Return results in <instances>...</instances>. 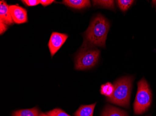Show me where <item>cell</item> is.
I'll return each instance as SVG.
<instances>
[{
  "label": "cell",
  "instance_id": "obj_1",
  "mask_svg": "<svg viewBox=\"0 0 156 116\" xmlns=\"http://www.w3.org/2000/svg\"><path fill=\"white\" fill-rule=\"evenodd\" d=\"M109 23L103 16L99 15L92 21L85 33L83 48H92L94 46L105 47Z\"/></svg>",
  "mask_w": 156,
  "mask_h": 116
},
{
  "label": "cell",
  "instance_id": "obj_11",
  "mask_svg": "<svg viewBox=\"0 0 156 116\" xmlns=\"http://www.w3.org/2000/svg\"><path fill=\"white\" fill-rule=\"evenodd\" d=\"M39 110L37 107L31 109L19 110L12 113V116H38Z\"/></svg>",
  "mask_w": 156,
  "mask_h": 116
},
{
  "label": "cell",
  "instance_id": "obj_12",
  "mask_svg": "<svg viewBox=\"0 0 156 116\" xmlns=\"http://www.w3.org/2000/svg\"><path fill=\"white\" fill-rule=\"evenodd\" d=\"M114 86L109 82L102 85L101 88V93L103 95L110 97L114 91Z\"/></svg>",
  "mask_w": 156,
  "mask_h": 116
},
{
  "label": "cell",
  "instance_id": "obj_13",
  "mask_svg": "<svg viewBox=\"0 0 156 116\" xmlns=\"http://www.w3.org/2000/svg\"><path fill=\"white\" fill-rule=\"evenodd\" d=\"M94 5L100 6L106 8L114 9L115 8V3L114 1H93Z\"/></svg>",
  "mask_w": 156,
  "mask_h": 116
},
{
  "label": "cell",
  "instance_id": "obj_19",
  "mask_svg": "<svg viewBox=\"0 0 156 116\" xmlns=\"http://www.w3.org/2000/svg\"><path fill=\"white\" fill-rule=\"evenodd\" d=\"M49 116L47 114L43 113V112H41L39 113V116Z\"/></svg>",
  "mask_w": 156,
  "mask_h": 116
},
{
  "label": "cell",
  "instance_id": "obj_18",
  "mask_svg": "<svg viewBox=\"0 0 156 116\" xmlns=\"http://www.w3.org/2000/svg\"><path fill=\"white\" fill-rule=\"evenodd\" d=\"M0 24H1V35L2 33H4L7 29V26L5 23H3L2 22L0 21Z\"/></svg>",
  "mask_w": 156,
  "mask_h": 116
},
{
  "label": "cell",
  "instance_id": "obj_8",
  "mask_svg": "<svg viewBox=\"0 0 156 116\" xmlns=\"http://www.w3.org/2000/svg\"><path fill=\"white\" fill-rule=\"evenodd\" d=\"M63 3L68 7L76 9H81L91 6L90 1L87 0H64Z\"/></svg>",
  "mask_w": 156,
  "mask_h": 116
},
{
  "label": "cell",
  "instance_id": "obj_17",
  "mask_svg": "<svg viewBox=\"0 0 156 116\" xmlns=\"http://www.w3.org/2000/svg\"><path fill=\"white\" fill-rule=\"evenodd\" d=\"M54 2V0H40V3L42 6L45 7V6L50 5Z\"/></svg>",
  "mask_w": 156,
  "mask_h": 116
},
{
  "label": "cell",
  "instance_id": "obj_14",
  "mask_svg": "<svg viewBox=\"0 0 156 116\" xmlns=\"http://www.w3.org/2000/svg\"><path fill=\"white\" fill-rule=\"evenodd\" d=\"M133 2L134 1L132 0H119L117 1L119 8L123 12L128 10Z\"/></svg>",
  "mask_w": 156,
  "mask_h": 116
},
{
  "label": "cell",
  "instance_id": "obj_10",
  "mask_svg": "<svg viewBox=\"0 0 156 116\" xmlns=\"http://www.w3.org/2000/svg\"><path fill=\"white\" fill-rule=\"evenodd\" d=\"M102 116H127L126 112L122 110L108 105L103 111Z\"/></svg>",
  "mask_w": 156,
  "mask_h": 116
},
{
  "label": "cell",
  "instance_id": "obj_16",
  "mask_svg": "<svg viewBox=\"0 0 156 116\" xmlns=\"http://www.w3.org/2000/svg\"><path fill=\"white\" fill-rule=\"evenodd\" d=\"M22 2L25 5L30 7L37 6L40 3V1L38 0H23Z\"/></svg>",
  "mask_w": 156,
  "mask_h": 116
},
{
  "label": "cell",
  "instance_id": "obj_4",
  "mask_svg": "<svg viewBox=\"0 0 156 116\" xmlns=\"http://www.w3.org/2000/svg\"><path fill=\"white\" fill-rule=\"evenodd\" d=\"M100 51L92 48H84L75 58V68L78 70L87 69L95 66L99 60Z\"/></svg>",
  "mask_w": 156,
  "mask_h": 116
},
{
  "label": "cell",
  "instance_id": "obj_3",
  "mask_svg": "<svg viewBox=\"0 0 156 116\" xmlns=\"http://www.w3.org/2000/svg\"><path fill=\"white\" fill-rule=\"evenodd\" d=\"M138 89L134 104V112L143 114L148 110L152 102V94L148 83L144 78L138 82Z\"/></svg>",
  "mask_w": 156,
  "mask_h": 116
},
{
  "label": "cell",
  "instance_id": "obj_5",
  "mask_svg": "<svg viewBox=\"0 0 156 116\" xmlns=\"http://www.w3.org/2000/svg\"><path fill=\"white\" fill-rule=\"evenodd\" d=\"M68 37V35L65 34L58 32H53L51 34L48 44L51 57H53L58 51Z\"/></svg>",
  "mask_w": 156,
  "mask_h": 116
},
{
  "label": "cell",
  "instance_id": "obj_7",
  "mask_svg": "<svg viewBox=\"0 0 156 116\" xmlns=\"http://www.w3.org/2000/svg\"><path fill=\"white\" fill-rule=\"evenodd\" d=\"M0 21L9 25H12L14 22L9 6L4 1L0 2Z\"/></svg>",
  "mask_w": 156,
  "mask_h": 116
},
{
  "label": "cell",
  "instance_id": "obj_6",
  "mask_svg": "<svg viewBox=\"0 0 156 116\" xmlns=\"http://www.w3.org/2000/svg\"><path fill=\"white\" fill-rule=\"evenodd\" d=\"M9 8L14 22L20 24L27 22L28 16L26 9L17 5H9Z\"/></svg>",
  "mask_w": 156,
  "mask_h": 116
},
{
  "label": "cell",
  "instance_id": "obj_2",
  "mask_svg": "<svg viewBox=\"0 0 156 116\" xmlns=\"http://www.w3.org/2000/svg\"><path fill=\"white\" fill-rule=\"evenodd\" d=\"M133 81V78L129 76L116 81L113 85L115 88L114 93L107 98L108 101L120 106L129 107Z\"/></svg>",
  "mask_w": 156,
  "mask_h": 116
},
{
  "label": "cell",
  "instance_id": "obj_15",
  "mask_svg": "<svg viewBox=\"0 0 156 116\" xmlns=\"http://www.w3.org/2000/svg\"><path fill=\"white\" fill-rule=\"evenodd\" d=\"M46 114L49 116H71L59 108H55L46 112Z\"/></svg>",
  "mask_w": 156,
  "mask_h": 116
},
{
  "label": "cell",
  "instance_id": "obj_9",
  "mask_svg": "<svg viewBox=\"0 0 156 116\" xmlns=\"http://www.w3.org/2000/svg\"><path fill=\"white\" fill-rule=\"evenodd\" d=\"M96 103L90 105H82L73 114L74 116H93Z\"/></svg>",
  "mask_w": 156,
  "mask_h": 116
}]
</instances>
